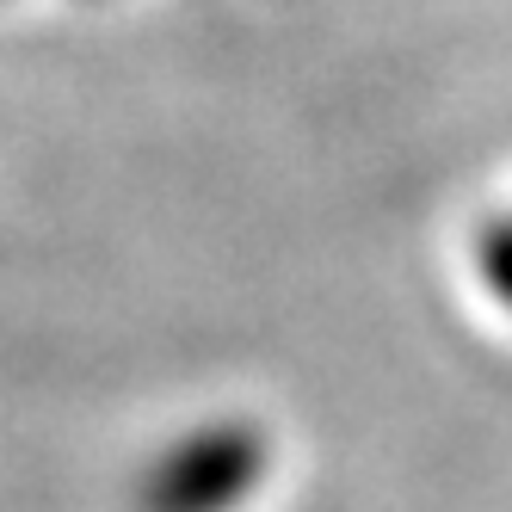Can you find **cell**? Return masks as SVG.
Segmentation results:
<instances>
[{
	"mask_svg": "<svg viewBox=\"0 0 512 512\" xmlns=\"http://www.w3.org/2000/svg\"><path fill=\"white\" fill-rule=\"evenodd\" d=\"M260 475V445L247 432H210L186 457H173L167 475L155 482V512H216L247 494V482Z\"/></svg>",
	"mask_w": 512,
	"mask_h": 512,
	"instance_id": "cell-1",
	"label": "cell"
},
{
	"mask_svg": "<svg viewBox=\"0 0 512 512\" xmlns=\"http://www.w3.org/2000/svg\"><path fill=\"white\" fill-rule=\"evenodd\" d=\"M488 278L512 297V235L500 229V235H488Z\"/></svg>",
	"mask_w": 512,
	"mask_h": 512,
	"instance_id": "cell-2",
	"label": "cell"
}]
</instances>
